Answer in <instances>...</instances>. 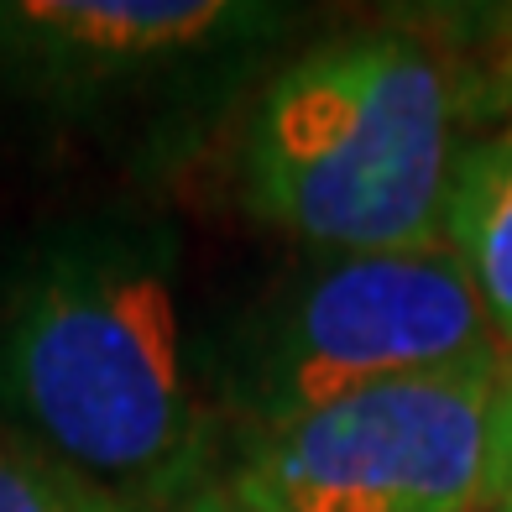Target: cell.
<instances>
[{
	"mask_svg": "<svg viewBox=\"0 0 512 512\" xmlns=\"http://www.w3.org/2000/svg\"><path fill=\"white\" fill-rule=\"evenodd\" d=\"M0 424L136 512L194 497L209 429L168 241L79 236L16 288L0 309Z\"/></svg>",
	"mask_w": 512,
	"mask_h": 512,
	"instance_id": "cell-1",
	"label": "cell"
},
{
	"mask_svg": "<svg viewBox=\"0 0 512 512\" xmlns=\"http://www.w3.org/2000/svg\"><path fill=\"white\" fill-rule=\"evenodd\" d=\"M455 168V89L403 32L288 63L246 131L256 215L335 256L445 246Z\"/></svg>",
	"mask_w": 512,
	"mask_h": 512,
	"instance_id": "cell-2",
	"label": "cell"
},
{
	"mask_svg": "<svg viewBox=\"0 0 512 512\" xmlns=\"http://www.w3.org/2000/svg\"><path fill=\"white\" fill-rule=\"evenodd\" d=\"M507 371L481 356L262 429L225 492L246 512H492Z\"/></svg>",
	"mask_w": 512,
	"mask_h": 512,
	"instance_id": "cell-3",
	"label": "cell"
},
{
	"mask_svg": "<svg viewBox=\"0 0 512 512\" xmlns=\"http://www.w3.org/2000/svg\"><path fill=\"white\" fill-rule=\"evenodd\" d=\"M502 356L455 246L335 256L251 319L236 351V408L262 429L356 392Z\"/></svg>",
	"mask_w": 512,
	"mask_h": 512,
	"instance_id": "cell-4",
	"label": "cell"
},
{
	"mask_svg": "<svg viewBox=\"0 0 512 512\" xmlns=\"http://www.w3.org/2000/svg\"><path fill=\"white\" fill-rule=\"evenodd\" d=\"M272 27V6L236 0H0V89L21 100H89Z\"/></svg>",
	"mask_w": 512,
	"mask_h": 512,
	"instance_id": "cell-5",
	"label": "cell"
},
{
	"mask_svg": "<svg viewBox=\"0 0 512 512\" xmlns=\"http://www.w3.org/2000/svg\"><path fill=\"white\" fill-rule=\"evenodd\" d=\"M445 230L502 345H512V121L460 157Z\"/></svg>",
	"mask_w": 512,
	"mask_h": 512,
	"instance_id": "cell-6",
	"label": "cell"
},
{
	"mask_svg": "<svg viewBox=\"0 0 512 512\" xmlns=\"http://www.w3.org/2000/svg\"><path fill=\"white\" fill-rule=\"evenodd\" d=\"M0 512H136L0 424Z\"/></svg>",
	"mask_w": 512,
	"mask_h": 512,
	"instance_id": "cell-7",
	"label": "cell"
},
{
	"mask_svg": "<svg viewBox=\"0 0 512 512\" xmlns=\"http://www.w3.org/2000/svg\"><path fill=\"white\" fill-rule=\"evenodd\" d=\"M507 497H512V371H507V392H502V502Z\"/></svg>",
	"mask_w": 512,
	"mask_h": 512,
	"instance_id": "cell-8",
	"label": "cell"
},
{
	"mask_svg": "<svg viewBox=\"0 0 512 512\" xmlns=\"http://www.w3.org/2000/svg\"><path fill=\"white\" fill-rule=\"evenodd\" d=\"M173 512H246V507L230 497V492H194L189 502H178Z\"/></svg>",
	"mask_w": 512,
	"mask_h": 512,
	"instance_id": "cell-9",
	"label": "cell"
},
{
	"mask_svg": "<svg viewBox=\"0 0 512 512\" xmlns=\"http://www.w3.org/2000/svg\"><path fill=\"white\" fill-rule=\"evenodd\" d=\"M497 512H512V497H507V502H502V507H497Z\"/></svg>",
	"mask_w": 512,
	"mask_h": 512,
	"instance_id": "cell-10",
	"label": "cell"
}]
</instances>
